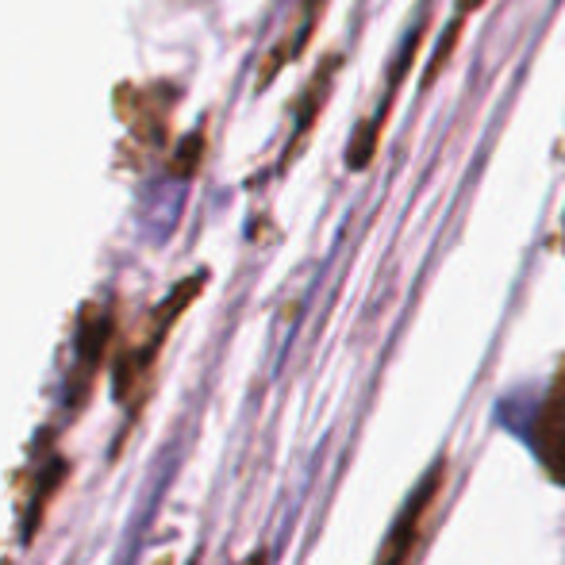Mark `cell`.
Here are the masks:
<instances>
[{"label": "cell", "mask_w": 565, "mask_h": 565, "mask_svg": "<svg viewBox=\"0 0 565 565\" xmlns=\"http://www.w3.org/2000/svg\"><path fill=\"white\" fill-rule=\"evenodd\" d=\"M535 450L543 458V466L551 469V477L558 484H565V365L558 373V381L546 393L543 408H539V424H535Z\"/></svg>", "instance_id": "6da1fadb"}, {"label": "cell", "mask_w": 565, "mask_h": 565, "mask_svg": "<svg viewBox=\"0 0 565 565\" xmlns=\"http://www.w3.org/2000/svg\"><path fill=\"white\" fill-rule=\"evenodd\" d=\"M439 481H443V473H439V469H435V473L427 477L424 489H419L416 497H412V504L404 508L401 523H396L393 539H388L385 554H381V565H404V562H408L412 546H416L419 531H424L427 512H431V500H435V489H439Z\"/></svg>", "instance_id": "7a4b0ae2"}, {"label": "cell", "mask_w": 565, "mask_h": 565, "mask_svg": "<svg viewBox=\"0 0 565 565\" xmlns=\"http://www.w3.org/2000/svg\"><path fill=\"white\" fill-rule=\"evenodd\" d=\"M477 4H484V0H461V15H458V23H454V31H450V35H447V43H443V46H439V58H435V66H431V77H435V74H439V66H443V62H447L450 46H454V43H458V31H461V20H466V15H469V12H473V8H477Z\"/></svg>", "instance_id": "3957f363"}, {"label": "cell", "mask_w": 565, "mask_h": 565, "mask_svg": "<svg viewBox=\"0 0 565 565\" xmlns=\"http://www.w3.org/2000/svg\"><path fill=\"white\" fill-rule=\"evenodd\" d=\"M250 565H266V558H254V562H250Z\"/></svg>", "instance_id": "277c9868"}]
</instances>
